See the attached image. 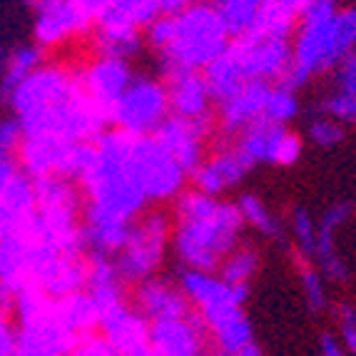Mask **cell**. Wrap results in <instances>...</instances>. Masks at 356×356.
<instances>
[{"instance_id": "6da1fadb", "label": "cell", "mask_w": 356, "mask_h": 356, "mask_svg": "<svg viewBox=\"0 0 356 356\" xmlns=\"http://www.w3.org/2000/svg\"><path fill=\"white\" fill-rule=\"evenodd\" d=\"M132 135L107 127L95 143L77 187L83 195V234L88 254L115 257L130 225L145 212L147 197L130 165Z\"/></svg>"}, {"instance_id": "7a4b0ae2", "label": "cell", "mask_w": 356, "mask_h": 356, "mask_svg": "<svg viewBox=\"0 0 356 356\" xmlns=\"http://www.w3.org/2000/svg\"><path fill=\"white\" fill-rule=\"evenodd\" d=\"M8 107L28 137L95 143L110 127L107 113L83 90L77 70L63 63H42L13 90Z\"/></svg>"}, {"instance_id": "3957f363", "label": "cell", "mask_w": 356, "mask_h": 356, "mask_svg": "<svg viewBox=\"0 0 356 356\" xmlns=\"http://www.w3.org/2000/svg\"><path fill=\"white\" fill-rule=\"evenodd\" d=\"M244 220L234 200L200 190H182L172 200V254L182 269L217 272L244 237Z\"/></svg>"}, {"instance_id": "277c9868", "label": "cell", "mask_w": 356, "mask_h": 356, "mask_svg": "<svg viewBox=\"0 0 356 356\" xmlns=\"http://www.w3.org/2000/svg\"><path fill=\"white\" fill-rule=\"evenodd\" d=\"M229 40L232 33L220 10L204 0H197L172 15H157L145 28V45L157 55L165 75L184 70L204 72Z\"/></svg>"}, {"instance_id": "5b68a950", "label": "cell", "mask_w": 356, "mask_h": 356, "mask_svg": "<svg viewBox=\"0 0 356 356\" xmlns=\"http://www.w3.org/2000/svg\"><path fill=\"white\" fill-rule=\"evenodd\" d=\"M356 53V3L337 6V0H316L307 10L291 38V67L282 85L304 88L316 75H327L344 58Z\"/></svg>"}, {"instance_id": "8992f818", "label": "cell", "mask_w": 356, "mask_h": 356, "mask_svg": "<svg viewBox=\"0 0 356 356\" xmlns=\"http://www.w3.org/2000/svg\"><path fill=\"white\" fill-rule=\"evenodd\" d=\"M58 299L45 294L38 286H25L13 299L10 312L15 319V349L10 356H70L77 344V334L60 319Z\"/></svg>"}, {"instance_id": "52a82bcc", "label": "cell", "mask_w": 356, "mask_h": 356, "mask_svg": "<svg viewBox=\"0 0 356 356\" xmlns=\"http://www.w3.org/2000/svg\"><path fill=\"white\" fill-rule=\"evenodd\" d=\"M35 220L48 242L63 252L88 254L83 234V195L72 179H35Z\"/></svg>"}, {"instance_id": "ba28073f", "label": "cell", "mask_w": 356, "mask_h": 356, "mask_svg": "<svg viewBox=\"0 0 356 356\" xmlns=\"http://www.w3.org/2000/svg\"><path fill=\"white\" fill-rule=\"evenodd\" d=\"M172 250V217L165 212H143L130 225L122 250L113 257L127 284L154 277Z\"/></svg>"}, {"instance_id": "9c48e42d", "label": "cell", "mask_w": 356, "mask_h": 356, "mask_svg": "<svg viewBox=\"0 0 356 356\" xmlns=\"http://www.w3.org/2000/svg\"><path fill=\"white\" fill-rule=\"evenodd\" d=\"M170 95L167 83L152 75H135L127 90L118 97L110 110L107 120L110 127L127 132L132 137L154 135V130L170 118Z\"/></svg>"}, {"instance_id": "30bf717a", "label": "cell", "mask_w": 356, "mask_h": 356, "mask_svg": "<svg viewBox=\"0 0 356 356\" xmlns=\"http://www.w3.org/2000/svg\"><path fill=\"white\" fill-rule=\"evenodd\" d=\"M130 165L147 202H172L190 179V175L184 172L154 135L132 137Z\"/></svg>"}, {"instance_id": "8fae6325", "label": "cell", "mask_w": 356, "mask_h": 356, "mask_svg": "<svg viewBox=\"0 0 356 356\" xmlns=\"http://www.w3.org/2000/svg\"><path fill=\"white\" fill-rule=\"evenodd\" d=\"M92 143H67L58 137H28L18 147V165L30 179L63 177L77 182L88 167Z\"/></svg>"}, {"instance_id": "7c38bea8", "label": "cell", "mask_w": 356, "mask_h": 356, "mask_svg": "<svg viewBox=\"0 0 356 356\" xmlns=\"http://www.w3.org/2000/svg\"><path fill=\"white\" fill-rule=\"evenodd\" d=\"M177 284L207 332L220 321L229 319L232 314L242 312L250 297V286L229 284L217 272H202V269H182Z\"/></svg>"}, {"instance_id": "4fadbf2b", "label": "cell", "mask_w": 356, "mask_h": 356, "mask_svg": "<svg viewBox=\"0 0 356 356\" xmlns=\"http://www.w3.org/2000/svg\"><path fill=\"white\" fill-rule=\"evenodd\" d=\"M234 147L252 167H291L302 160L304 140L289 125H280L267 118H259L234 137Z\"/></svg>"}, {"instance_id": "5bb4252c", "label": "cell", "mask_w": 356, "mask_h": 356, "mask_svg": "<svg viewBox=\"0 0 356 356\" xmlns=\"http://www.w3.org/2000/svg\"><path fill=\"white\" fill-rule=\"evenodd\" d=\"M33 10V42L42 50L63 48L92 30L80 0H25Z\"/></svg>"}, {"instance_id": "9a60e30c", "label": "cell", "mask_w": 356, "mask_h": 356, "mask_svg": "<svg viewBox=\"0 0 356 356\" xmlns=\"http://www.w3.org/2000/svg\"><path fill=\"white\" fill-rule=\"evenodd\" d=\"M97 332L110 341L120 356H154L152 321L143 316L130 302L102 312Z\"/></svg>"}, {"instance_id": "2e32d148", "label": "cell", "mask_w": 356, "mask_h": 356, "mask_svg": "<svg viewBox=\"0 0 356 356\" xmlns=\"http://www.w3.org/2000/svg\"><path fill=\"white\" fill-rule=\"evenodd\" d=\"M354 214L356 207L351 202H332L316 220L319 234H316V247L312 261L327 277L329 284H344L349 280V264L339 252V232L349 225Z\"/></svg>"}, {"instance_id": "e0dca14e", "label": "cell", "mask_w": 356, "mask_h": 356, "mask_svg": "<svg viewBox=\"0 0 356 356\" xmlns=\"http://www.w3.org/2000/svg\"><path fill=\"white\" fill-rule=\"evenodd\" d=\"M212 127V120H184L177 115H170L154 130V137L179 162L184 172L192 175L207 157V140Z\"/></svg>"}, {"instance_id": "ac0fdd59", "label": "cell", "mask_w": 356, "mask_h": 356, "mask_svg": "<svg viewBox=\"0 0 356 356\" xmlns=\"http://www.w3.org/2000/svg\"><path fill=\"white\" fill-rule=\"evenodd\" d=\"M252 165L242 157L234 145H225V147L214 149L202 160V165L197 167L190 175V182L195 190L207 192L212 197H225L227 192L237 190L244 182V177L250 175Z\"/></svg>"}, {"instance_id": "d6986e66", "label": "cell", "mask_w": 356, "mask_h": 356, "mask_svg": "<svg viewBox=\"0 0 356 356\" xmlns=\"http://www.w3.org/2000/svg\"><path fill=\"white\" fill-rule=\"evenodd\" d=\"M77 77H80V85L90 100L97 102L107 113L132 83L135 72H132L130 60L95 55L88 65L77 70Z\"/></svg>"}, {"instance_id": "ffe728a7", "label": "cell", "mask_w": 356, "mask_h": 356, "mask_svg": "<svg viewBox=\"0 0 356 356\" xmlns=\"http://www.w3.org/2000/svg\"><path fill=\"white\" fill-rule=\"evenodd\" d=\"M207 329L195 312L152 321L154 356H200L207 351Z\"/></svg>"}, {"instance_id": "44dd1931", "label": "cell", "mask_w": 356, "mask_h": 356, "mask_svg": "<svg viewBox=\"0 0 356 356\" xmlns=\"http://www.w3.org/2000/svg\"><path fill=\"white\" fill-rule=\"evenodd\" d=\"M130 304L143 316H147L149 321L172 319V316H184L192 312L190 302H187V297H184V291L179 289L177 282L160 277V274L137 282Z\"/></svg>"}, {"instance_id": "7402d4cb", "label": "cell", "mask_w": 356, "mask_h": 356, "mask_svg": "<svg viewBox=\"0 0 356 356\" xmlns=\"http://www.w3.org/2000/svg\"><path fill=\"white\" fill-rule=\"evenodd\" d=\"M269 90H272L269 83H244L234 95L217 102V120H220L217 125H220L222 135L237 137L244 127L264 118Z\"/></svg>"}, {"instance_id": "603a6c76", "label": "cell", "mask_w": 356, "mask_h": 356, "mask_svg": "<svg viewBox=\"0 0 356 356\" xmlns=\"http://www.w3.org/2000/svg\"><path fill=\"white\" fill-rule=\"evenodd\" d=\"M167 95H170V113L184 120H212V90H209L204 72L184 70L167 75Z\"/></svg>"}, {"instance_id": "cb8c5ba5", "label": "cell", "mask_w": 356, "mask_h": 356, "mask_svg": "<svg viewBox=\"0 0 356 356\" xmlns=\"http://www.w3.org/2000/svg\"><path fill=\"white\" fill-rule=\"evenodd\" d=\"M319 110L344 127H356V53L332 70V88L319 100Z\"/></svg>"}, {"instance_id": "d4e9b609", "label": "cell", "mask_w": 356, "mask_h": 356, "mask_svg": "<svg viewBox=\"0 0 356 356\" xmlns=\"http://www.w3.org/2000/svg\"><path fill=\"white\" fill-rule=\"evenodd\" d=\"M80 6L88 10L92 25L125 23L145 30L160 15L154 0H80Z\"/></svg>"}, {"instance_id": "484cf974", "label": "cell", "mask_w": 356, "mask_h": 356, "mask_svg": "<svg viewBox=\"0 0 356 356\" xmlns=\"http://www.w3.org/2000/svg\"><path fill=\"white\" fill-rule=\"evenodd\" d=\"M125 286L127 282L120 277L113 257L88 254V284H85V289L95 299L100 312H107V309L125 302Z\"/></svg>"}, {"instance_id": "4316f807", "label": "cell", "mask_w": 356, "mask_h": 356, "mask_svg": "<svg viewBox=\"0 0 356 356\" xmlns=\"http://www.w3.org/2000/svg\"><path fill=\"white\" fill-rule=\"evenodd\" d=\"M145 45V30L125 23L92 25V48L97 55L132 60Z\"/></svg>"}, {"instance_id": "83f0119b", "label": "cell", "mask_w": 356, "mask_h": 356, "mask_svg": "<svg viewBox=\"0 0 356 356\" xmlns=\"http://www.w3.org/2000/svg\"><path fill=\"white\" fill-rule=\"evenodd\" d=\"M42 63H45V50L38 42H23L18 48H13L8 53L6 67L0 72V102L8 105L13 90L18 88L28 75H33Z\"/></svg>"}, {"instance_id": "f1b7e54d", "label": "cell", "mask_w": 356, "mask_h": 356, "mask_svg": "<svg viewBox=\"0 0 356 356\" xmlns=\"http://www.w3.org/2000/svg\"><path fill=\"white\" fill-rule=\"evenodd\" d=\"M234 202H237V207H239L244 227H250L252 232H257L259 237L269 239V242H284L286 239L284 222L269 209V204L264 202L259 195H254V192H242Z\"/></svg>"}, {"instance_id": "f546056e", "label": "cell", "mask_w": 356, "mask_h": 356, "mask_svg": "<svg viewBox=\"0 0 356 356\" xmlns=\"http://www.w3.org/2000/svg\"><path fill=\"white\" fill-rule=\"evenodd\" d=\"M55 307H58L60 319L65 321L67 329L75 332L77 337L100 329L102 312L95 304V299L88 294V289H80V291H75V294H67V297L58 299Z\"/></svg>"}, {"instance_id": "4dcf8cb0", "label": "cell", "mask_w": 356, "mask_h": 356, "mask_svg": "<svg viewBox=\"0 0 356 356\" xmlns=\"http://www.w3.org/2000/svg\"><path fill=\"white\" fill-rule=\"evenodd\" d=\"M209 341L214 344V351L222 356H234L237 351H242L247 344L254 341V329H252L250 316L242 312L232 314L229 319L220 321L217 327H212L207 332Z\"/></svg>"}, {"instance_id": "1f68e13d", "label": "cell", "mask_w": 356, "mask_h": 356, "mask_svg": "<svg viewBox=\"0 0 356 356\" xmlns=\"http://www.w3.org/2000/svg\"><path fill=\"white\" fill-rule=\"evenodd\" d=\"M294 264H297V280L299 289H302L304 304L312 314H321L329 309V280L319 272L314 261L307 257L294 254Z\"/></svg>"}, {"instance_id": "d6a6232c", "label": "cell", "mask_w": 356, "mask_h": 356, "mask_svg": "<svg viewBox=\"0 0 356 356\" xmlns=\"http://www.w3.org/2000/svg\"><path fill=\"white\" fill-rule=\"evenodd\" d=\"M259 267H261L259 250L252 247V244H237V247L225 257V261L220 264L217 274H220L225 282H229V284L250 286L252 280L257 277V272H259Z\"/></svg>"}, {"instance_id": "836d02e7", "label": "cell", "mask_w": 356, "mask_h": 356, "mask_svg": "<svg viewBox=\"0 0 356 356\" xmlns=\"http://www.w3.org/2000/svg\"><path fill=\"white\" fill-rule=\"evenodd\" d=\"M23 143V127L18 118H3L0 120V190L18 177L23 170L18 165V147Z\"/></svg>"}, {"instance_id": "e575fe53", "label": "cell", "mask_w": 356, "mask_h": 356, "mask_svg": "<svg viewBox=\"0 0 356 356\" xmlns=\"http://www.w3.org/2000/svg\"><path fill=\"white\" fill-rule=\"evenodd\" d=\"M261 6H264V0H214V8L220 10L232 38L242 35V33H247L252 28Z\"/></svg>"}, {"instance_id": "d590c367", "label": "cell", "mask_w": 356, "mask_h": 356, "mask_svg": "<svg viewBox=\"0 0 356 356\" xmlns=\"http://www.w3.org/2000/svg\"><path fill=\"white\" fill-rule=\"evenodd\" d=\"M316 234H319V225H316V217L309 212L307 207H294L289 217V229H286V237L294 244V252L299 257H307L312 259L314 257L316 247Z\"/></svg>"}, {"instance_id": "8d00e7d4", "label": "cell", "mask_w": 356, "mask_h": 356, "mask_svg": "<svg viewBox=\"0 0 356 356\" xmlns=\"http://www.w3.org/2000/svg\"><path fill=\"white\" fill-rule=\"evenodd\" d=\"M299 113H302V105H299L297 90L286 88L282 83L272 85L267 107H264V118L280 122V125H291L299 118Z\"/></svg>"}, {"instance_id": "74e56055", "label": "cell", "mask_w": 356, "mask_h": 356, "mask_svg": "<svg viewBox=\"0 0 356 356\" xmlns=\"http://www.w3.org/2000/svg\"><path fill=\"white\" fill-rule=\"evenodd\" d=\"M307 140L319 149H334L346 140V127L339 120L319 113L309 120L307 125Z\"/></svg>"}, {"instance_id": "f35d334b", "label": "cell", "mask_w": 356, "mask_h": 356, "mask_svg": "<svg viewBox=\"0 0 356 356\" xmlns=\"http://www.w3.org/2000/svg\"><path fill=\"white\" fill-rule=\"evenodd\" d=\"M339 341L351 356H356V307L354 304H341L337 309V332Z\"/></svg>"}, {"instance_id": "ab89813d", "label": "cell", "mask_w": 356, "mask_h": 356, "mask_svg": "<svg viewBox=\"0 0 356 356\" xmlns=\"http://www.w3.org/2000/svg\"><path fill=\"white\" fill-rule=\"evenodd\" d=\"M70 356H120V354L110 346V341L100 332H90L77 339V344L72 346Z\"/></svg>"}, {"instance_id": "60d3db41", "label": "cell", "mask_w": 356, "mask_h": 356, "mask_svg": "<svg viewBox=\"0 0 356 356\" xmlns=\"http://www.w3.org/2000/svg\"><path fill=\"white\" fill-rule=\"evenodd\" d=\"M15 334H18V327H15L10 307L0 302V356L13 354V349H15Z\"/></svg>"}, {"instance_id": "b9f144b4", "label": "cell", "mask_w": 356, "mask_h": 356, "mask_svg": "<svg viewBox=\"0 0 356 356\" xmlns=\"http://www.w3.org/2000/svg\"><path fill=\"white\" fill-rule=\"evenodd\" d=\"M314 356H351L344 349V344L339 341V337L334 332H324L316 341V351Z\"/></svg>"}, {"instance_id": "7bdbcfd3", "label": "cell", "mask_w": 356, "mask_h": 356, "mask_svg": "<svg viewBox=\"0 0 356 356\" xmlns=\"http://www.w3.org/2000/svg\"><path fill=\"white\" fill-rule=\"evenodd\" d=\"M192 3H197V0H154L160 15H172V13H179L182 8L192 6Z\"/></svg>"}, {"instance_id": "ee69618b", "label": "cell", "mask_w": 356, "mask_h": 356, "mask_svg": "<svg viewBox=\"0 0 356 356\" xmlns=\"http://www.w3.org/2000/svg\"><path fill=\"white\" fill-rule=\"evenodd\" d=\"M234 356H264V351H261V346L257 344V341H252V344H247L242 351H237Z\"/></svg>"}, {"instance_id": "f6af8a7d", "label": "cell", "mask_w": 356, "mask_h": 356, "mask_svg": "<svg viewBox=\"0 0 356 356\" xmlns=\"http://www.w3.org/2000/svg\"><path fill=\"white\" fill-rule=\"evenodd\" d=\"M282 3H286V6L294 8V10H297L299 15H302V13L307 10V8L312 6V3H316V0H282Z\"/></svg>"}, {"instance_id": "bcb514c9", "label": "cell", "mask_w": 356, "mask_h": 356, "mask_svg": "<svg viewBox=\"0 0 356 356\" xmlns=\"http://www.w3.org/2000/svg\"><path fill=\"white\" fill-rule=\"evenodd\" d=\"M8 53H10V50H6V48H0V72H3V67H6V60H8Z\"/></svg>"}, {"instance_id": "7dc6e473", "label": "cell", "mask_w": 356, "mask_h": 356, "mask_svg": "<svg viewBox=\"0 0 356 356\" xmlns=\"http://www.w3.org/2000/svg\"><path fill=\"white\" fill-rule=\"evenodd\" d=\"M200 356H222V354H217V351H204V354H200Z\"/></svg>"}, {"instance_id": "c3c4849f", "label": "cell", "mask_w": 356, "mask_h": 356, "mask_svg": "<svg viewBox=\"0 0 356 356\" xmlns=\"http://www.w3.org/2000/svg\"><path fill=\"white\" fill-rule=\"evenodd\" d=\"M354 3H356V0H354Z\"/></svg>"}]
</instances>
